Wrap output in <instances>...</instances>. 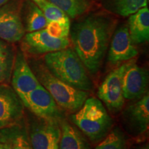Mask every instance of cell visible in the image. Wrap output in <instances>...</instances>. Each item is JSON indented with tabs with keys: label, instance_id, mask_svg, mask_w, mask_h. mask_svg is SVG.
<instances>
[{
	"label": "cell",
	"instance_id": "obj_1",
	"mask_svg": "<svg viewBox=\"0 0 149 149\" xmlns=\"http://www.w3.org/2000/svg\"><path fill=\"white\" fill-rule=\"evenodd\" d=\"M115 26L114 18L99 13L79 19L70 29L74 52L91 74L101 69Z\"/></svg>",
	"mask_w": 149,
	"mask_h": 149
},
{
	"label": "cell",
	"instance_id": "obj_2",
	"mask_svg": "<svg viewBox=\"0 0 149 149\" xmlns=\"http://www.w3.org/2000/svg\"><path fill=\"white\" fill-rule=\"evenodd\" d=\"M44 60L47 69L57 79L79 90L93 89V82L86 68L73 50L66 48L47 53Z\"/></svg>",
	"mask_w": 149,
	"mask_h": 149
},
{
	"label": "cell",
	"instance_id": "obj_3",
	"mask_svg": "<svg viewBox=\"0 0 149 149\" xmlns=\"http://www.w3.org/2000/svg\"><path fill=\"white\" fill-rule=\"evenodd\" d=\"M72 124L93 143L101 141L110 133L113 120L100 100L89 97L70 115Z\"/></svg>",
	"mask_w": 149,
	"mask_h": 149
},
{
	"label": "cell",
	"instance_id": "obj_4",
	"mask_svg": "<svg viewBox=\"0 0 149 149\" xmlns=\"http://www.w3.org/2000/svg\"><path fill=\"white\" fill-rule=\"evenodd\" d=\"M40 84L51 95L61 109L75 113L85 100L89 93L79 90L57 79L47 69L44 64H37L33 70Z\"/></svg>",
	"mask_w": 149,
	"mask_h": 149
},
{
	"label": "cell",
	"instance_id": "obj_5",
	"mask_svg": "<svg viewBox=\"0 0 149 149\" xmlns=\"http://www.w3.org/2000/svg\"><path fill=\"white\" fill-rule=\"evenodd\" d=\"M22 102L24 107L36 117L60 123L64 120L62 110L51 95L41 84L30 92Z\"/></svg>",
	"mask_w": 149,
	"mask_h": 149
},
{
	"label": "cell",
	"instance_id": "obj_6",
	"mask_svg": "<svg viewBox=\"0 0 149 149\" xmlns=\"http://www.w3.org/2000/svg\"><path fill=\"white\" fill-rule=\"evenodd\" d=\"M28 132L33 149H59L60 122L37 117Z\"/></svg>",
	"mask_w": 149,
	"mask_h": 149
},
{
	"label": "cell",
	"instance_id": "obj_7",
	"mask_svg": "<svg viewBox=\"0 0 149 149\" xmlns=\"http://www.w3.org/2000/svg\"><path fill=\"white\" fill-rule=\"evenodd\" d=\"M122 88L125 100H138L146 94L148 83V73L135 60L124 64L122 74Z\"/></svg>",
	"mask_w": 149,
	"mask_h": 149
},
{
	"label": "cell",
	"instance_id": "obj_8",
	"mask_svg": "<svg viewBox=\"0 0 149 149\" xmlns=\"http://www.w3.org/2000/svg\"><path fill=\"white\" fill-rule=\"evenodd\" d=\"M123 69L124 64L110 72L98 88L99 98L112 112L120 111L125 102L121 82Z\"/></svg>",
	"mask_w": 149,
	"mask_h": 149
},
{
	"label": "cell",
	"instance_id": "obj_9",
	"mask_svg": "<svg viewBox=\"0 0 149 149\" xmlns=\"http://www.w3.org/2000/svg\"><path fill=\"white\" fill-rule=\"evenodd\" d=\"M24 106L19 97L8 86H0V129L21 122Z\"/></svg>",
	"mask_w": 149,
	"mask_h": 149
},
{
	"label": "cell",
	"instance_id": "obj_10",
	"mask_svg": "<svg viewBox=\"0 0 149 149\" xmlns=\"http://www.w3.org/2000/svg\"><path fill=\"white\" fill-rule=\"evenodd\" d=\"M109 46L107 59L112 64L130 60L138 55L126 25H122L115 30Z\"/></svg>",
	"mask_w": 149,
	"mask_h": 149
},
{
	"label": "cell",
	"instance_id": "obj_11",
	"mask_svg": "<svg viewBox=\"0 0 149 149\" xmlns=\"http://www.w3.org/2000/svg\"><path fill=\"white\" fill-rule=\"evenodd\" d=\"M12 85L22 102L30 92L40 85L24 54L19 52L13 68Z\"/></svg>",
	"mask_w": 149,
	"mask_h": 149
},
{
	"label": "cell",
	"instance_id": "obj_12",
	"mask_svg": "<svg viewBox=\"0 0 149 149\" xmlns=\"http://www.w3.org/2000/svg\"><path fill=\"white\" fill-rule=\"evenodd\" d=\"M19 13V6L14 3L0 7V38L11 43L21 40L25 29Z\"/></svg>",
	"mask_w": 149,
	"mask_h": 149
},
{
	"label": "cell",
	"instance_id": "obj_13",
	"mask_svg": "<svg viewBox=\"0 0 149 149\" xmlns=\"http://www.w3.org/2000/svg\"><path fill=\"white\" fill-rule=\"evenodd\" d=\"M24 42L30 53L35 55L61 51L69 45L68 38H55L48 34L45 29L27 33Z\"/></svg>",
	"mask_w": 149,
	"mask_h": 149
},
{
	"label": "cell",
	"instance_id": "obj_14",
	"mask_svg": "<svg viewBox=\"0 0 149 149\" xmlns=\"http://www.w3.org/2000/svg\"><path fill=\"white\" fill-rule=\"evenodd\" d=\"M123 116L126 127L132 133L137 135L146 133L149 125L148 93L130 105L124 111Z\"/></svg>",
	"mask_w": 149,
	"mask_h": 149
},
{
	"label": "cell",
	"instance_id": "obj_15",
	"mask_svg": "<svg viewBox=\"0 0 149 149\" xmlns=\"http://www.w3.org/2000/svg\"><path fill=\"white\" fill-rule=\"evenodd\" d=\"M128 31L134 44H142L149 39V10L147 6L139 9L128 19Z\"/></svg>",
	"mask_w": 149,
	"mask_h": 149
},
{
	"label": "cell",
	"instance_id": "obj_16",
	"mask_svg": "<svg viewBox=\"0 0 149 149\" xmlns=\"http://www.w3.org/2000/svg\"><path fill=\"white\" fill-rule=\"evenodd\" d=\"M61 137L59 149H91L85 135L66 120L60 123Z\"/></svg>",
	"mask_w": 149,
	"mask_h": 149
},
{
	"label": "cell",
	"instance_id": "obj_17",
	"mask_svg": "<svg viewBox=\"0 0 149 149\" xmlns=\"http://www.w3.org/2000/svg\"><path fill=\"white\" fill-rule=\"evenodd\" d=\"M0 139L10 143L13 149H33L28 130L20 122L0 129Z\"/></svg>",
	"mask_w": 149,
	"mask_h": 149
},
{
	"label": "cell",
	"instance_id": "obj_18",
	"mask_svg": "<svg viewBox=\"0 0 149 149\" xmlns=\"http://www.w3.org/2000/svg\"><path fill=\"white\" fill-rule=\"evenodd\" d=\"M107 10L123 17H128L147 6L148 0H103Z\"/></svg>",
	"mask_w": 149,
	"mask_h": 149
},
{
	"label": "cell",
	"instance_id": "obj_19",
	"mask_svg": "<svg viewBox=\"0 0 149 149\" xmlns=\"http://www.w3.org/2000/svg\"><path fill=\"white\" fill-rule=\"evenodd\" d=\"M64 11L69 18L82 15L88 10L91 4L88 0H48Z\"/></svg>",
	"mask_w": 149,
	"mask_h": 149
},
{
	"label": "cell",
	"instance_id": "obj_20",
	"mask_svg": "<svg viewBox=\"0 0 149 149\" xmlns=\"http://www.w3.org/2000/svg\"><path fill=\"white\" fill-rule=\"evenodd\" d=\"M26 23V29L29 33H31L45 29L48 21L42 9L32 2L30 4L28 10Z\"/></svg>",
	"mask_w": 149,
	"mask_h": 149
},
{
	"label": "cell",
	"instance_id": "obj_21",
	"mask_svg": "<svg viewBox=\"0 0 149 149\" xmlns=\"http://www.w3.org/2000/svg\"><path fill=\"white\" fill-rule=\"evenodd\" d=\"M14 64V57L10 47L0 41V82L9 80Z\"/></svg>",
	"mask_w": 149,
	"mask_h": 149
},
{
	"label": "cell",
	"instance_id": "obj_22",
	"mask_svg": "<svg viewBox=\"0 0 149 149\" xmlns=\"http://www.w3.org/2000/svg\"><path fill=\"white\" fill-rule=\"evenodd\" d=\"M95 149H127L125 135L120 128L111 130Z\"/></svg>",
	"mask_w": 149,
	"mask_h": 149
},
{
	"label": "cell",
	"instance_id": "obj_23",
	"mask_svg": "<svg viewBox=\"0 0 149 149\" xmlns=\"http://www.w3.org/2000/svg\"><path fill=\"white\" fill-rule=\"evenodd\" d=\"M41 9L43 11V13L48 22H70L69 17L64 11L61 10L60 8H59L50 1H46V3L43 6Z\"/></svg>",
	"mask_w": 149,
	"mask_h": 149
},
{
	"label": "cell",
	"instance_id": "obj_24",
	"mask_svg": "<svg viewBox=\"0 0 149 149\" xmlns=\"http://www.w3.org/2000/svg\"><path fill=\"white\" fill-rule=\"evenodd\" d=\"M70 29V22H49L45 30L51 36L55 38H68Z\"/></svg>",
	"mask_w": 149,
	"mask_h": 149
},
{
	"label": "cell",
	"instance_id": "obj_25",
	"mask_svg": "<svg viewBox=\"0 0 149 149\" xmlns=\"http://www.w3.org/2000/svg\"><path fill=\"white\" fill-rule=\"evenodd\" d=\"M0 149H13L10 143L0 139Z\"/></svg>",
	"mask_w": 149,
	"mask_h": 149
},
{
	"label": "cell",
	"instance_id": "obj_26",
	"mask_svg": "<svg viewBox=\"0 0 149 149\" xmlns=\"http://www.w3.org/2000/svg\"><path fill=\"white\" fill-rule=\"evenodd\" d=\"M48 0H31V1L35 3L37 6H39L41 8L46 3Z\"/></svg>",
	"mask_w": 149,
	"mask_h": 149
},
{
	"label": "cell",
	"instance_id": "obj_27",
	"mask_svg": "<svg viewBox=\"0 0 149 149\" xmlns=\"http://www.w3.org/2000/svg\"><path fill=\"white\" fill-rule=\"evenodd\" d=\"M8 1L9 0H0V7H1L2 6L6 4Z\"/></svg>",
	"mask_w": 149,
	"mask_h": 149
},
{
	"label": "cell",
	"instance_id": "obj_28",
	"mask_svg": "<svg viewBox=\"0 0 149 149\" xmlns=\"http://www.w3.org/2000/svg\"><path fill=\"white\" fill-rule=\"evenodd\" d=\"M136 149H149L148 145V144H145V145H144V146H139V147H138V148H136Z\"/></svg>",
	"mask_w": 149,
	"mask_h": 149
}]
</instances>
